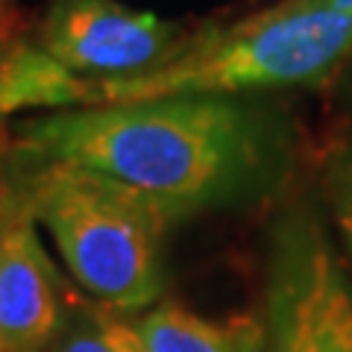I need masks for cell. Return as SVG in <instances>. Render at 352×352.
Segmentation results:
<instances>
[{
    "label": "cell",
    "instance_id": "1",
    "mask_svg": "<svg viewBox=\"0 0 352 352\" xmlns=\"http://www.w3.org/2000/svg\"><path fill=\"white\" fill-rule=\"evenodd\" d=\"M12 147L100 173L176 226L270 197L291 170L294 126L270 94H182L53 109L21 120Z\"/></svg>",
    "mask_w": 352,
    "mask_h": 352
},
{
    "label": "cell",
    "instance_id": "2",
    "mask_svg": "<svg viewBox=\"0 0 352 352\" xmlns=\"http://www.w3.org/2000/svg\"><path fill=\"white\" fill-rule=\"evenodd\" d=\"M0 170L21 191L76 285L120 314L153 308L164 294L162 241L170 223L141 197L74 162L9 150Z\"/></svg>",
    "mask_w": 352,
    "mask_h": 352
},
{
    "label": "cell",
    "instance_id": "3",
    "mask_svg": "<svg viewBox=\"0 0 352 352\" xmlns=\"http://www.w3.org/2000/svg\"><path fill=\"white\" fill-rule=\"evenodd\" d=\"M352 59V15L279 0L235 24H206L156 71L88 80V103H132L182 94H273L326 82Z\"/></svg>",
    "mask_w": 352,
    "mask_h": 352
},
{
    "label": "cell",
    "instance_id": "4",
    "mask_svg": "<svg viewBox=\"0 0 352 352\" xmlns=\"http://www.w3.org/2000/svg\"><path fill=\"white\" fill-rule=\"evenodd\" d=\"M264 352H352V282L311 206L270 229Z\"/></svg>",
    "mask_w": 352,
    "mask_h": 352
},
{
    "label": "cell",
    "instance_id": "5",
    "mask_svg": "<svg viewBox=\"0 0 352 352\" xmlns=\"http://www.w3.org/2000/svg\"><path fill=\"white\" fill-rule=\"evenodd\" d=\"M191 36L124 0H50L36 30V44L65 71L82 80H129L156 71Z\"/></svg>",
    "mask_w": 352,
    "mask_h": 352
},
{
    "label": "cell",
    "instance_id": "6",
    "mask_svg": "<svg viewBox=\"0 0 352 352\" xmlns=\"http://www.w3.org/2000/svg\"><path fill=\"white\" fill-rule=\"evenodd\" d=\"M38 220L0 170V352H44L71 302Z\"/></svg>",
    "mask_w": 352,
    "mask_h": 352
},
{
    "label": "cell",
    "instance_id": "7",
    "mask_svg": "<svg viewBox=\"0 0 352 352\" xmlns=\"http://www.w3.org/2000/svg\"><path fill=\"white\" fill-rule=\"evenodd\" d=\"M88 103V80L53 62L24 32L0 36V118L24 109H71Z\"/></svg>",
    "mask_w": 352,
    "mask_h": 352
},
{
    "label": "cell",
    "instance_id": "8",
    "mask_svg": "<svg viewBox=\"0 0 352 352\" xmlns=\"http://www.w3.org/2000/svg\"><path fill=\"white\" fill-rule=\"evenodd\" d=\"M132 323L144 352H264V320L252 314L212 320L182 305L159 302Z\"/></svg>",
    "mask_w": 352,
    "mask_h": 352
},
{
    "label": "cell",
    "instance_id": "9",
    "mask_svg": "<svg viewBox=\"0 0 352 352\" xmlns=\"http://www.w3.org/2000/svg\"><path fill=\"white\" fill-rule=\"evenodd\" d=\"M44 352H144L135 323L103 302L71 294L68 311Z\"/></svg>",
    "mask_w": 352,
    "mask_h": 352
},
{
    "label": "cell",
    "instance_id": "10",
    "mask_svg": "<svg viewBox=\"0 0 352 352\" xmlns=\"http://www.w3.org/2000/svg\"><path fill=\"white\" fill-rule=\"evenodd\" d=\"M323 185H326V200H329V208H332V217L352 256V141H346L329 159Z\"/></svg>",
    "mask_w": 352,
    "mask_h": 352
},
{
    "label": "cell",
    "instance_id": "11",
    "mask_svg": "<svg viewBox=\"0 0 352 352\" xmlns=\"http://www.w3.org/2000/svg\"><path fill=\"white\" fill-rule=\"evenodd\" d=\"M18 32H24L18 0H0V36H18Z\"/></svg>",
    "mask_w": 352,
    "mask_h": 352
},
{
    "label": "cell",
    "instance_id": "12",
    "mask_svg": "<svg viewBox=\"0 0 352 352\" xmlns=\"http://www.w3.org/2000/svg\"><path fill=\"white\" fill-rule=\"evenodd\" d=\"M300 3H308V6H323V9H332V12L352 15V0H300Z\"/></svg>",
    "mask_w": 352,
    "mask_h": 352
},
{
    "label": "cell",
    "instance_id": "13",
    "mask_svg": "<svg viewBox=\"0 0 352 352\" xmlns=\"http://www.w3.org/2000/svg\"><path fill=\"white\" fill-rule=\"evenodd\" d=\"M349 62H352V59H349Z\"/></svg>",
    "mask_w": 352,
    "mask_h": 352
}]
</instances>
